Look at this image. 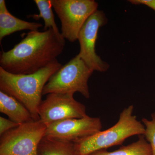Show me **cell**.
Segmentation results:
<instances>
[{"instance_id":"17","label":"cell","mask_w":155,"mask_h":155,"mask_svg":"<svg viewBox=\"0 0 155 155\" xmlns=\"http://www.w3.org/2000/svg\"><path fill=\"white\" fill-rule=\"evenodd\" d=\"M129 2L134 5H144L155 11V0H130Z\"/></svg>"},{"instance_id":"4","label":"cell","mask_w":155,"mask_h":155,"mask_svg":"<svg viewBox=\"0 0 155 155\" xmlns=\"http://www.w3.org/2000/svg\"><path fill=\"white\" fill-rule=\"evenodd\" d=\"M93 72L78 54L51 77L44 88L43 95L79 92L89 99L88 81Z\"/></svg>"},{"instance_id":"3","label":"cell","mask_w":155,"mask_h":155,"mask_svg":"<svg viewBox=\"0 0 155 155\" xmlns=\"http://www.w3.org/2000/svg\"><path fill=\"white\" fill-rule=\"evenodd\" d=\"M134 110L133 105L128 106L121 112L119 120L114 126L74 143L79 155H88L121 145L126 139L133 136L144 135L145 127L133 115Z\"/></svg>"},{"instance_id":"2","label":"cell","mask_w":155,"mask_h":155,"mask_svg":"<svg viewBox=\"0 0 155 155\" xmlns=\"http://www.w3.org/2000/svg\"><path fill=\"white\" fill-rule=\"evenodd\" d=\"M62 67L56 60L38 72L25 75L13 74L0 67V90L22 103L35 120H39L38 108L44 88Z\"/></svg>"},{"instance_id":"1","label":"cell","mask_w":155,"mask_h":155,"mask_svg":"<svg viewBox=\"0 0 155 155\" xmlns=\"http://www.w3.org/2000/svg\"><path fill=\"white\" fill-rule=\"evenodd\" d=\"M65 44V40L60 38L52 28L30 31L12 49L2 53L0 67L13 74H32L57 60Z\"/></svg>"},{"instance_id":"14","label":"cell","mask_w":155,"mask_h":155,"mask_svg":"<svg viewBox=\"0 0 155 155\" xmlns=\"http://www.w3.org/2000/svg\"><path fill=\"white\" fill-rule=\"evenodd\" d=\"M40 14H33L27 16L28 18H32L35 20H38L42 18L44 20V31L49 28H52L57 35L61 39L65 40L61 33H60L55 21L54 16L52 10L51 0H35Z\"/></svg>"},{"instance_id":"13","label":"cell","mask_w":155,"mask_h":155,"mask_svg":"<svg viewBox=\"0 0 155 155\" xmlns=\"http://www.w3.org/2000/svg\"><path fill=\"white\" fill-rule=\"evenodd\" d=\"M88 155H152L151 148L144 135L138 136V140L127 146L121 147L118 150L109 152L100 150Z\"/></svg>"},{"instance_id":"9","label":"cell","mask_w":155,"mask_h":155,"mask_svg":"<svg viewBox=\"0 0 155 155\" xmlns=\"http://www.w3.org/2000/svg\"><path fill=\"white\" fill-rule=\"evenodd\" d=\"M45 136L76 142L101 130L102 124L98 117L87 116L80 119H68L47 125Z\"/></svg>"},{"instance_id":"8","label":"cell","mask_w":155,"mask_h":155,"mask_svg":"<svg viewBox=\"0 0 155 155\" xmlns=\"http://www.w3.org/2000/svg\"><path fill=\"white\" fill-rule=\"evenodd\" d=\"M107 22V19L104 13L97 10L87 20L78 34V40L80 46L78 55L94 71L106 72L110 67L108 63L97 54L95 51L99 29Z\"/></svg>"},{"instance_id":"7","label":"cell","mask_w":155,"mask_h":155,"mask_svg":"<svg viewBox=\"0 0 155 155\" xmlns=\"http://www.w3.org/2000/svg\"><path fill=\"white\" fill-rule=\"evenodd\" d=\"M72 94L47 95L38 108L39 120L47 125L60 120L80 119L87 116L85 105L78 101Z\"/></svg>"},{"instance_id":"5","label":"cell","mask_w":155,"mask_h":155,"mask_svg":"<svg viewBox=\"0 0 155 155\" xmlns=\"http://www.w3.org/2000/svg\"><path fill=\"white\" fill-rule=\"evenodd\" d=\"M47 126L41 121L20 124L1 136L0 155H37Z\"/></svg>"},{"instance_id":"15","label":"cell","mask_w":155,"mask_h":155,"mask_svg":"<svg viewBox=\"0 0 155 155\" xmlns=\"http://www.w3.org/2000/svg\"><path fill=\"white\" fill-rule=\"evenodd\" d=\"M142 122L145 127L144 136L151 148L152 155H155V112L151 114V119L143 118Z\"/></svg>"},{"instance_id":"12","label":"cell","mask_w":155,"mask_h":155,"mask_svg":"<svg viewBox=\"0 0 155 155\" xmlns=\"http://www.w3.org/2000/svg\"><path fill=\"white\" fill-rule=\"evenodd\" d=\"M37 155H79L75 143L45 136L40 143Z\"/></svg>"},{"instance_id":"11","label":"cell","mask_w":155,"mask_h":155,"mask_svg":"<svg viewBox=\"0 0 155 155\" xmlns=\"http://www.w3.org/2000/svg\"><path fill=\"white\" fill-rule=\"evenodd\" d=\"M0 112L19 124L35 120L30 112L22 103L2 91H0Z\"/></svg>"},{"instance_id":"10","label":"cell","mask_w":155,"mask_h":155,"mask_svg":"<svg viewBox=\"0 0 155 155\" xmlns=\"http://www.w3.org/2000/svg\"><path fill=\"white\" fill-rule=\"evenodd\" d=\"M41 23L24 21L14 17L8 11L5 1H0V41L5 37L20 31H38Z\"/></svg>"},{"instance_id":"6","label":"cell","mask_w":155,"mask_h":155,"mask_svg":"<svg viewBox=\"0 0 155 155\" xmlns=\"http://www.w3.org/2000/svg\"><path fill=\"white\" fill-rule=\"evenodd\" d=\"M52 7L61 22V34L74 42L89 17L98 10L94 0H51Z\"/></svg>"},{"instance_id":"16","label":"cell","mask_w":155,"mask_h":155,"mask_svg":"<svg viewBox=\"0 0 155 155\" xmlns=\"http://www.w3.org/2000/svg\"><path fill=\"white\" fill-rule=\"evenodd\" d=\"M20 124L12 121L11 119H7L0 117V135H2L11 129L17 127Z\"/></svg>"}]
</instances>
